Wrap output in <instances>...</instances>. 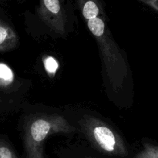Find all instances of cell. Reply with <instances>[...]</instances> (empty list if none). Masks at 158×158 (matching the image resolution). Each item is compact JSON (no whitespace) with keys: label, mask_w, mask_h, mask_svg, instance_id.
Masks as SVG:
<instances>
[{"label":"cell","mask_w":158,"mask_h":158,"mask_svg":"<svg viewBox=\"0 0 158 158\" xmlns=\"http://www.w3.org/2000/svg\"><path fill=\"white\" fill-rule=\"evenodd\" d=\"M81 131L92 146L107 157L125 158L129 151L121 137L104 121L86 115L80 120Z\"/></svg>","instance_id":"cell-3"},{"label":"cell","mask_w":158,"mask_h":158,"mask_svg":"<svg viewBox=\"0 0 158 158\" xmlns=\"http://www.w3.org/2000/svg\"><path fill=\"white\" fill-rule=\"evenodd\" d=\"M74 131L75 127L58 114H43L32 117L25 127L23 143L26 158H46L43 148L45 140L49 136Z\"/></svg>","instance_id":"cell-2"},{"label":"cell","mask_w":158,"mask_h":158,"mask_svg":"<svg viewBox=\"0 0 158 158\" xmlns=\"http://www.w3.org/2000/svg\"><path fill=\"white\" fill-rule=\"evenodd\" d=\"M2 102V99H1V97H0V103Z\"/></svg>","instance_id":"cell-9"},{"label":"cell","mask_w":158,"mask_h":158,"mask_svg":"<svg viewBox=\"0 0 158 158\" xmlns=\"http://www.w3.org/2000/svg\"><path fill=\"white\" fill-rule=\"evenodd\" d=\"M19 45V36L7 23L0 19V52L15 49Z\"/></svg>","instance_id":"cell-5"},{"label":"cell","mask_w":158,"mask_h":158,"mask_svg":"<svg viewBox=\"0 0 158 158\" xmlns=\"http://www.w3.org/2000/svg\"><path fill=\"white\" fill-rule=\"evenodd\" d=\"M65 0H40L37 13L40 19L55 33L63 35L66 32V15Z\"/></svg>","instance_id":"cell-4"},{"label":"cell","mask_w":158,"mask_h":158,"mask_svg":"<svg viewBox=\"0 0 158 158\" xmlns=\"http://www.w3.org/2000/svg\"><path fill=\"white\" fill-rule=\"evenodd\" d=\"M79 8L86 21L103 15V10L99 0H78Z\"/></svg>","instance_id":"cell-6"},{"label":"cell","mask_w":158,"mask_h":158,"mask_svg":"<svg viewBox=\"0 0 158 158\" xmlns=\"http://www.w3.org/2000/svg\"><path fill=\"white\" fill-rule=\"evenodd\" d=\"M86 23L97 40L110 84L114 90L121 89L128 76V66L106 26L103 15Z\"/></svg>","instance_id":"cell-1"},{"label":"cell","mask_w":158,"mask_h":158,"mask_svg":"<svg viewBox=\"0 0 158 158\" xmlns=\"http://www.w3.org/2000/svg\"><path fill=\"white\" fill-rule=\"evenodd\" d=\"M0 158H19L11 145L0 139Z\"/></svg>","instance_id":"cell-8"},{"label":"cell","mask_w":158,"mask_h":158,"mask_svg":"<svg viewBox=\"0 0 158 158\" xmlns=\"http://www.w3.org/2000/svg\"><path fill=\"white\" fill-rule=\"evenodd\" d=\"M133 158H158V146L145 143L143 149Z\"/></svg>","instance_id":"cell-7"},{"label":"cell","mask_w":158,"mask_h":158,"mask_svg":"<svg viewBox=\"0 0 158 158\" xmlns=\"http://www.w3.org/2000/svg\"><path fill=\"white\" fill-rule=\"evenodd\" d=\"M80 158H92V157H80Z\"/></svg>","instance_id":"cell-10"}]
</instances>
